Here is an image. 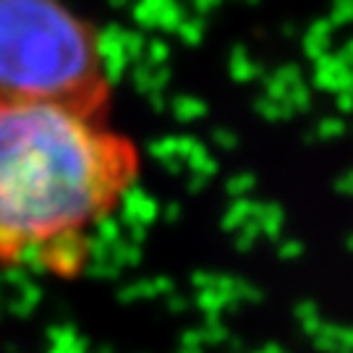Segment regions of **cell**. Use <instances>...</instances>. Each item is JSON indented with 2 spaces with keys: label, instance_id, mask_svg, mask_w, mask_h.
<instances>
[{
  "label": "cell",
  "instance_id": "obj_1",
  "mask_svg": "<svg viewBox=\"0 0 353 353\" xmlns=\"http://www.w3.org/2000/svg\"><path fill=\"white\" fill-rule=\"evenodd\" d=\"M144 157L110 115L0 100V267L84 275L94 239L137 191Z\"/></svg>",
  "mask_w": 353,
  "mask_h": 353
},
{
  "label": "cell",
  "instance_id": "obj_2",
  "mask_svg": "<svg viewBox=\"0 0 353 353\" xmlns=\"http://www.w3.org/2000/svg\"><path fill=\"white\" fill-rule=\"evenodd\" d=\"M0 100L110 115L113 79L94 24L63 0H0Z\"/></svg>",
  "mask_w": 353,
  "mask_h": 353
}]
</instances>
